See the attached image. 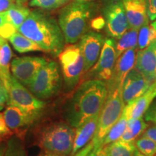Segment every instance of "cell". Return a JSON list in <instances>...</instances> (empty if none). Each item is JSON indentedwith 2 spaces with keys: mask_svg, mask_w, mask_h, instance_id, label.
I'll list each match as a JSON object with an SVG mask.
<instances>
[{
  "mask_svg": "<svg viewBox=\"0 0 156 156\" xmlns=\"http://www.w3.org/2000/svg\"><path fill=\"white\" fill-rule=\"evenodd\" d=\"M108 95L106 81L90 79L78 87L65 112V118L76 129L101 112Z\"/></svg>",
  "mask_w": 156,
  "mask_h": 156,
  "instance_id": "6da1fadb",
  "label": "cell"
},
{
  "mask_svg": "<svg viewBox=\"0 0 156 156\" xmlns=\"http://www.w3.org/2000/svg\"><path fill=\"white\" fill-rule=\"evenodd\" d=\"M40 46L42 51L58 56L64 47V38L56 20L39 10L30 11L17 30Z\"/></svg>",
  "mask_w": 156,
  "mask_h": 156,
  "instance_id": "7a4b0ae2",
  "label": "cell"
},
{
  "mask_svg": "<svg viewBox=\"0 0 156 156\" xmlns=\"http://www.w3.org/2000/svg\"><path fill=\"white\" fill-rule=\"evenodd\" d=\"M93 12L92 3L82 2H72L61 9L58 23L65 43L75 44L86 34Z\"/></svg>",
  "mask_w": 156,
  "mask_h": 156,
  "instance_id": "3957f363",
  "label": "cell"
},
{
  "mask_svg": "<svg viewBox=\"0 0 156 156\" xmlns=\"http://www.w3.org/2000/svg\"><path fill=\"white\" fill-rule=\"evenodd\" d=\"M69 124L55 122L44 126L37 137L43 151L62 156H67L73 151L75 131Z\"/></svg>",
  "mask_w": 156,
  "mask_h": 156,
  "instance_id": "277c9868",
  "label": "cell"
},
{
  "mask_svg": "<svg viewBox=\"0 0 156 156\" xmlns=\"http://www.w3.org/2000/svg\"><path fill=\"white\" fill-rule=\"evenodd\" d=\"M124 107L125 103L122 99L121 89L108 91L106 102L99 114L96 132L92 140L93 149L102 146L106 134L122 116Z\"/></svg>",
  "mask_w": 156,
  "mask_h": 156,
  "instance_id": "5b68a950",
  "label": "cell"
},
{
  "mask_svg": "<svg viewBox=\"0 0 156 156\" xmlns=\"http://www.w3.org/2000/svg\"><path fill=\"white\" fill-rule=\"evenodd\" d=\"M61 85L62 77L58 64L54 61H47L27 87L38 99L46 100L56 95Z\"/></svg>",
  "mask_w": 156,
  "mask_h": 156,
  "instance_id": "8992f818",
  "label": "cell"
},
{
  "mask_svg": "<svg viewBox=\"0 0 156 156\" xmlns=\"http://www.w3.org/2000/svg\"><path fill=\"white\" fill-rule=\"evenodd\" d=\"M58 57L66 86L73 89L79 83L84 73V58L79 46L73 44L64 46Z\"/></svg>",
  "mask_w": 156,
  "mask_h": 156,
  "instance_id": "52a82bcc",
  "label": "cell"
},
{
  "mask_svg": "<svg viewBox=\"0 0 156 156\" xmlns=\"http://www.w3.org/2000/svg\"><path fill=\"white\" fill-rule=\"evenodd\" d=\"M8 91L7 105L14 106L27 112H42L46 103L39 100L38 98L28 90L18 80L11 75L7 87Z\"/></svg>",
  "mask_w": 156,
  "mask_h": 156,
  "instance_id": "ba28073f",
  "label": "cell"
},
{
  "mask_svg": "<svg viewBox=\"0 0 156 156\" xmlns=\"http://www.w3.org/2000/svg\"><path fill=\"white\" fill-rule=\"evenodd\" d=\"M103 13L106 33L110 38L119 39L129 28L122 0H106Z\"/></svg>",
  "mask_w": 156,
  "mask_h": 156,
  "instance_id": "9c48e42d",
  "label": "cell"
},
{
  "mask_svg": "<svg viewBox=\"0 0 156 156\" xmlns=\"http://www.w3.org/2000/svg\"><path fill=\"white\" fill-rule=\"evenodd\" d=\"M117 59L115 39H105L98 59L90 72L91 79L108 81L112 77Z\"/></svg>",
  "mask_w": 156,
  "mask_h": 156,
  "instance_id": "30bf717a",
  "label": "cell"
},
{
  "mask_svg": "<svg viewBox=\"0 0 156 156\" xmlns=\"http://www.w3.org/2000/svg\"><path fill=\"white\" fill-rule=\"evenodd\" d=\"M47 60L38 56H23L15 58L11 62L12 76L25 86H28L39 69Z\"/></svg>",
  "mask_w": 156,
  "mask_h": 156,
  "instance_id": "8fae6325",
  "label": "cell"
},
{
  "mask_svg": "<svg viewBox=\"0 0 156 156\" xmlns=\"http://www.w3.org/2000/svg\"><path fill=\"white\" fill-rule=\"evenodd\" d=\"M80 40L78 46L84 58V73H86L98 59L105 40L102 35L93 31L85 34Z\"/></svg>",
  "mask_w": 156,
  "mask_h": 156,
  "instance_id": "7c38bea8",
  "label": "cell"
},
{
  "mask_svg": "<svg viewBox=\"0 0 156 156\" xmlns=\"http://www.w3.org/2000/svg\"><path fill=\"white\" fill-rule=\"evenodd\" d=\"M136 52L137 48H130L117 58L112 77L106 82L108 91L117 88L122 90L124 79L134 67Z\"/></svg>",
  "mask_w": 156,
  "mask_h": 156,
  "instance_id": "4fadbf2b",
  "label": "cell"
},
{
  "mask_svg": "<svg viewBox=\"0 0 156 156\" xmlns=\"http://www.w3.org/2000/svg\"><path fill=\"white\" fill-rule=\"evenodd\" d=\"M151 85V83L139 71L134 67L132 69L124 79L121 90L125 105L142 95Z\"/></svg>",
  "mask_w": 156,
  "mask_h": 156,
  "instance_id": "5bb4252c",
  "label": "cell"
},
{
  "mask_svg": "<svg viewBox=\"0 0 156 156\" xmlns=\"http://www.w3.org/2000/svg\"><path fill=\"white\" fill-rule=\"evenodd\" d=\"M134 68L151 84L156 82V41L137 51Z\"/></svg>",
  "mask_w": 156,
  "mask_h": 156,
  "instance_id": "9a60e30c",
  "label": "cell"
},
{
  "mask_svg": "<svg viewBox=\"0 0 156 156\" xmlns=\"http://www.w3.org/2000/svg\"><path fill=\"white\" fill-rule=\"evenodd\" d=\"M41 114L42 112H27L10 105H8L3 113L5 122L10 131H19L28 127L41 116Z\"/></svg>",
  "mask_w": 156,
  "mask_h": 156,
  "instance_id": "2e32d148",
  "label": "cell"
},
{
  "mask_svg": "<svg viewBox=\"0 0 156 156\" xmlns=\"http://www.w3.org/2000/svg\"><path fill=\"white\" fill-rule=\"evenodd\" d=\"M155 97L156 82L152 83L149 88L142 95L126 104L122 116L127 121L142 117Z\"/></svg>",
  "mask_w": 156,
  "mask_h": 156,
  "instance_id": "e0dca14e",
  "label": "cell"
},
{
  "mask_svg": "<svg viewBox=\"0 0 156 156\" xmlns=\"http://www.w3.org/2000/svg\"><path fill=\"white\" fill-rule=\"evenodd\" d=\"M129 28L140 30L147 21L150 20L147 16V0H122Z\"/></svg>",
  "mask_w": 156,
  "mask_h": 156,
  "instance_id": "ac0fdd59",
  "label": "cell"
},
{
  "mask_svg": "<svg viewBox=\"0 0 156 156\" xmlns=\"http://www.w3.org/2000/svg\"><path fill=\"white\" fill-rule=\"evenodd\" d=\"M99 114L100 113L91 117L90 119L83 122L76 128L73 147L71 153L72 155H74L77 152L85 147L94 137L96 132L98 122Z\"/></svg>",
  "mask_w": 156,
  "mask_h": 156,
  "instance_id": "d6986e66",
  "label": "cell"
},
{
  "mask_svg": "<svg viewBox=\"0 0 156 156\" xmlns=\"http://www.w3.org/2000/svg\"><path fill=\"white\" fill-rule=\"evenodd\" d=\"M12 51L7 40L2 38L0 41V77L7 87L11 74L9 72L11 64Z\"/></svg>",
  "mask_w": 156,
  "mask_h": 156,
  "instance_id": "ffe728a7",
  "label": "cell"
},
{
  "mask_svg": "<svg viewBox=\"0 0 156 156\" xmlns=\"http://www.w3.org/2000/svg\"><path fill=\"white\" fill-rule=\"evenodd\" d=\"M28 7L15 2L5 12L6 23H9L17 30L30 14Z\"/></svg>",
  "mask_w": 156,
  "mask_h": 156,
  "instance_id": "44dd1931",
  "label": "cell"
},
{
  "mask_svg": "<svg viewBox=\"0 0 156 156\" xmlns=\"http://www.w3.org/2000/svg\"><path fill=\"white\" fill-rule=\"evenodd\" d=\"M147 128V124L142 117L128 120L126 127L120 139L125 142H134Z\"/></svg>",
  "mask_w": 156,
  "mask_h": 156,
  "instance_id": "7402d4cb",
  "label": "cell"
},
{
  "mask_svg": "<svg viewBox=\"0 0 156 156\" xmlns=\"http://www.w3.org/2000/svg\"><path fill=\"white\" fill-rule=\"evenodd\" d=\"M138 31L134 28H129L118 39L116 43V53L118 58L121 54L130 48H137Z\"/></svg>",
  "mask_w": 156,
  "mask_h": 156,
  "instance_id": "603a6c76",
  "label": "cell"
},
{
  "mask_svg": "<svg viewBox=\"0 0 156 156\" xmlns=\"http://www.w3.org/2000/svg\"><path fill=\"white\" fill-rule=\"evenodd\" d=\"M13 48L19 53L23 54L30 51H42L40 46L19 32H15L9 38Z\"/></svg>",
  "mask_w": 156,
  "mask_h": 156,
  "instance_id": "cb8c5ba5",
  "label": "cell"
},
{
  "mask_svg": "<svg viewBox=\"0 0 156 156\" xmlns=\"http://www.w3.org/2000/svg\"><path fill=\"white\" fill-rule=\"evenodd\" d=\"M107 156H133L136 151L134 142L118 140L105 146Z\"/></svg>",
  "mask_w": 156,
  "mask_h": 156,
  "instance_id": "d4e9b609",
  "label": "cell"
},
{
  "mask_svg": "<svg viewBox=\"0 0 156 156\" xmlns=\"http://www.w3.org/2000/svg\"><path fill=\"white\" fill-rule=\"evenodd\" d=\"M154 41H156V29L153 25L149 24L148 20L138 31L137 47L140 50L143 49Z\"/></svg>",
  "mask_w": 156,
  "mask_h": 156,
  "instance_id": "484cf974",
  "label": "cell"
},
{
  "mask_svg": "<svg viewBox=\"0 0 156 156\" xmlns=\"http://www.w3.org/2000/svg\"><path fill=\"white\" fill-rule=\"evenodd\" d=\"M127 122L128 121L124 116H121L119 119L115 123L112 127L109 129L108 133L106 134L104 140H103L102 146H106L119 140L126 127Z\"/></svg>",
  "mask_w": 156,
  "mask_h": 156,
  "instance_id": "4316f807",
  "label": "cell"
},
{
  "mask_svg": "<svg viewBox=\"0 0 156 156\" xmlns=\"http://www.w3.org/2000/svg\"><path fill=\"white\" fill-rule=\"evenodd\" d=\"M3 156H27L22 141L17 136L9 138L6 144Z\"/></svg>",
  "mask_w": 156,
  "mask_h": 156,
  "instance_id": "83f0119b",
  "label": "cell"
},
{
  "mask_svg": "<svg viewBox=\"0 0 156 156\" xmlns=\"http://www.w3.org/2000/svg\"><path fill=\"white\" fill-rule=\"evenodd\" d=\"M136 149L146 156L156 155V142L147 136H142L134 141Z\"/></svg>",
  "mask_w": 156,
  "mask_h": 156,
  "instance_id": "f1b7e54d",
  "label": "cell"
},
{
  "mask_svg": "<svg viewBox=\"0 0 156 156\" xmlns=\"http://www.w3.org/2000/svg\"><path fill=\"white\" fill-rule=\"evenodd\" d=\"M68 0H31L30 5L43 9H54L64 5Z\"/></svg>",
  "mask_w": 156,
  "mask_h": 156,
  "instance_id": "f546056e",
  "label": "cell"
},
{
  "mask_svg": "<svg viewBox=\"0 0 156 156\" xmlns=\"http://www.w3.org/2000/svg\"><path fill=\"white\" fill-rule=\"evenodd\" d=\"M145 119L156 124V100L153 101L145 114Z\"/></svg>",
  "mask_w": 156,
  "mask_h": 156,
  "instance_id": "4dcf8cb0",
  "label": "cell"
},
{
  "mask_svg": "<svg viewBox=\"0 0 156 156\" xmlns=\"http://www.w3.org/2000/svg\"><path fill=\"white\" fill-rule=\"evenodd\" d=\"M11 133V131L5 122L3 113H0V140L7 137V136L10 135Z\"/></svg>",
  "mask_w": 156,
  "mask_h": 156,
  "instance_id": "1f68e13d",
  "label": "cell"
},
{
  "mask_svg": "<svg viewBox=\"0 0 156 156\" xmlns=\"http://www.w3.org/2000/svg\"><path fill=\"white\" fill-rule=\"evenodd\" d=\"M8 101V91L5 83L0 77V106H5Z\"/></svg>",
  "mask_w": 156,
  "mask_h": 156,
  "instance_id": "d6a6232c",
  "label": "cell"
},
{
  "mask_svg": "<svg viewBox=\"0 0 156 156\" xmlns=\"http://www.w3.org/2000/svg\"><path fill=\"white\" fill-rule=\"evenodd\" d=\"M147 16L150 20L156 19V0H147Z\"/></svg>",
  "mask_w": 156,
  "mask_h": 156,
  "instance_id": "836d02e7",
  "label": "cell"
},
{
  "mask_svg": "<svg viewBox=\"0 0 156 156\" xmlns=\"http://www.w3.org/2000/svg\"><path fill=\"white\" fill-rule=\"evenodd\" d=\"M93 148H94V145H93V142L92 140L89 142L88 144H87L85 147L82 148L81 150H80L79 151L77 152L74 156H87L90 153H91V151H93Z\"/></svg>",
  "mask_w": 156,
  "mask_h": 156,
  "instance_id": "e575fe53",
  "label": "cell"
},
{
  "mask_svg": "<svg viewBox=\"0 0 156 156\" xmlns=\"http://www.w3.org/2000/svg\"><path fill=\"white\" fill-rule=\"evenodd\" d=\"M142 136H147V137L150 138V139L156 142V124L146 129Z\"/></svg>",
  "mask_w": 156,
  "mask_h": 156,
  "instance_id": "d590c367",
  "label": "cell"
},
{
  "mask_svg": "<svg viewBox=\"0 0 156 156\" xmlns=\"http://www.w3.org/2000/svg\"><path fill=\"white\" fill-rule=\"evenodd\" d=\"M15 2V0H0V12H6Z\"/></svg>",
  "mask_w": 156,
  "mask_h": 156,
  "instance_id": "8d00e7d4",
  "label": "cell"
},
{
  "mask_svg": "<svg viewBox=\"0 0 156 156\" xmlns=\"http://www.w3.org/2000/svg\"><path fill=\"white\" fill-rule=\"evenodd\" d=\"M87 156H107L105 146H101L97 149H93Z\"/></svg>",
  "mask_w": 156,
  "mask_h": 156,
  "instance_id": "74e56055",
  "label": "cell"
},
{
  "mask_svg": "<svg viewBox=\"0 0 156 156\" xmlns=\"http://www.w3.org/2000/svg\"><path fill=\"white\" fill-rule=\"evenodd\" d=\"M6 23V13L5 12H0V28L2 25Z\"/></svg>",
  "mask_w": 156,
  "mask_h": 156,
  "instance_id": "f35d334b",
  "label": "cell"
},
{
  "mask_svg": "<svg viewBox=\"0 0 156 156\" xmlns=\"http://www.w3.org/2000/svg\"><path fill=\"white\" fill-rule=\"evenodd\" d=\"M38 156H62V155H57V154H55L53 153H50V152L43 151Z\"/></svg>",
  "mask_w": 156,
  "mask_h": 156,
  "instance_id": "ab89813d",
  "label": "cell"
},
{
  "mask_svg": "<svg viewBox=\"0 0 156 156\" xmlns=\"http://www.w3.org/2000/svg\"><path fill=\"white\" fill-rule=\"evenodd\" d=\"M5 146L4 145H2L1 147H0V156H3L4 152H5Z\"/></svg>",
  "mask_w": 156,
  "mask_h": 156,
  "instance_id": "60d3db41",
  "label": "cell"
},
{
  "mask_svg": "<svg viewBox=\"0 0 156 156\" xmlns=\"http://www.w3.org/2000/svg\"><path fill=\"white\" fill-rule=\"evenodd\" d=\"M133 156H146V155H143V154H142L141 153H140V152L136 149V151H135V152H134Z\"/></svg>",
  "mask_w": 156,
  "mask_h": 156,
  "instance_id": "b9f144b4",
  "label": "cell"
},
{
  "mask_svg": "<svg viewBox=\"0 0 156 156\" xmlns=\"http://www.w3.org/2000/svg\"><path fill=\"white\" fill-rule=\"evenodd\" d=\"M73 2H90L94 0H72Z\"/></svg>",
  "mask_w": 156,
  "mask_h": 156,
  "instance_id": "7bdbcfd3",
  "label": "cell"
},
{
  "mask_svg": "<svg viewBox=\"0 0 156 156\" xmlns=\"http://www.w3.org/2000/svg\"><path fill=\"white\" fill-rule=\"evenodd\" d=\"M16 1V3H18V4H21V5H23V4L26 2L28 0H15Z\"/></svg>",
  "mask_w": 156,
  "mask_h": 156,
  "instance_id": "ee69618b",
  "label": "cell"
},
{
  "mask_svg": "<svg viewBox=\"0 0 156 156\" xmlns=\"http://www.w3.org/2000/svg\"><path fill=\"white\" fill-rule=\"evenodd\" d=\"M151 24H152V25H153V27H154V28H155L156 29V19L155 20V21H154V22H153V23H151Z\"/></svg>",
  "mask_w": 156,
  "mask_h": 156,
  "instance_id": "f6af8a7d",
  "label": "cell"
},
{
  "mask_svg": "<svg viewBox=\"0 0 156 156\" xmlns=\"http://www.w3.org/2000/svg\"><path fill=\"white\" fill-rule=\"evenodd\" d=\"M3 108H4V106H0V111L2 110Z\"/></svg>",
  "mask_w": 156,
  "mask_h": 156,
  "instance_id": "bcb514c9",
  "label": "cell"
},
{
  "mask_svg": "<svg viewBox=\"0 0 156 156\" xmlns=\"http://www.w3.org/2000/svg\"><path fill=\"white\" fill-rule=\"evenodd\" d=\"M1 38H2V37H1V36H0V41H1Z\"/></svg>",
  "mask_w": 156,
  "mask_h": 156,
  "instance_id": "7dc6e473",
  "label": "cell"
},
{
  "mask_svg": "<svg viewBox=\"0 0 156 156\" xmlns=\"http://www.w3.org/2000/svg\"><path fill=\"white\" fill-rule=\"evenodd\" d=\"M1 145H0V147H1Z\"/></svg>",
  "mask_w": 156,
  "mask_h": 156,
  "instance_id": "c3c4849f",
  "label": "cell"
}]
</instances>
